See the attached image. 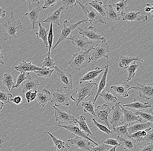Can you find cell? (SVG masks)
<instances>
[{"mask_svg":"<svg viewBox=\"0 0 153 151\" xmlns=\"http://www.w3.org/2000/svg\"><path fill=\"white\" fill-rule=\"evenodd\" d=\"M97 87L96 83H89L88 82H80L79 86L76 88L74 93L71 96V100L75 102L76 106H79L81 102H84L90 96L93 95L92 89L94 86Z\"/></svg>","mask_w":153,"mask_h":151,"instance_id":"cell-1","label":"cell"},{"mask_svg":"<svg viewBox=\"0 0 153 151\" xmlns=\"http://www.w3.org/2000/svg\"><path fill=\"white\" fill-rule=\"evenodd\" d=\"M10 17L2 25V26L6 28V31L3 34L4 41L17 39V33L22 28L23 25L20 20H15L13 11L10 13Z\"/></svg>","mask_w":153,"mask_h":151,"instance_id":"cell-2","label":"cell"},{"mask_svg":"<svg viewBox=\"0 0 153 151\" xmlns=\"http://www.w3.org/2000/svg\"><path fill=\"white\" fill-rule=\"evenodd\" d=\"M93 49V45L85 51H80L72 54L68 65L70 68L80 71L81 69L88 66L91 61L90 52Z\"/></svg>","mask_w":153,"mask_h":151,"instance_id":"cell-3","label":"cell"},{"mask_svg":"<svg viewBox=\"0 0 153 151\" xmlns=\"http://www.w3.org/2000/svg\"><path fill=\"white\" fill-rule=\"evenodd\" d=\"M111 112V108L106 104L98 106L97 109H94L95 121L99 124L105 126L109 130L111 129L110 122Z\"/></svg>","mask_w":153,"mask_h":151,"instance_id":"cell-4","label":"cell"},{"mask_svg":"<svg viewBox=\"0 0 153 151\" xmlns=\"http://www.w3.org/2000/svg\"><path fill=\"white\" fill-rule=\"evenodd\" d=\"M87 21H88L86 19L81 20V21H79L77 22L72 24L68 21H67V20H65L63 22V25L61 26V32L58 35V39L57 43L51 49H54L56 48V47L61 42L64 41V40H67L68 39V36L72 34L74 29L81 24L84 22L88 23Z\"/></svg>","mask_w":153,"mask_h":151,"instance_id":"cell-5","label":"cell"},{"mask_svg":"<svg viewBox=\"0 0 153 151\" xmlns=\"http://www.w3.org/2000/svg\"><path fill=\"white\" fill-rule=\"evenodd\" d=\"M27 2L29 3L28 11L24 16H26L30 20L32 24V29L33 30L35 28V24L38 23L37 21L40 17V12L42 7L40 5L39 0H27Z\"/></svg>","mask_w":153,"mask_h":151,"instance_id":"cell-6","label":"cell"},{"mask_svg":"<svg viewBox=\"0 0 153 151\" xmlns=\"http://www.w3.org/2000/svg\"><path fill=\"white\" fill-rule=\"evenodd\" d=\"M53 108L54 110V116L56 121L58 122V126L77 124V119L68 110L61 109L54 106H53Z\"/></svg>","mask_w":153,"mask_h":151,"instance_id":"cell-7","label":"cell"},{"mask_svg":"<svg viewBox=\"0 0 153 151\" xmlns=\"http://www.w3.org/2000/svg\"><path fill=\"white\" fill-rule=\"evenodd\" d=\"M77 4H79L81 7V9L85 15L86 20L89 22L91 24H97L98 23L107 24V23L102 20L101 15L88 4L86 3L85 5H83L80 3V1H77Z\"/></svg>","mask_w":153,"mask_h":151,"instance_id":"cell-8","label":"cell"},{"mask_svg":"<svg viewBox=\"0 0 153 151\" xmlns=\"http://www.w3.org/2000/svg\"><path fill=\"white\" fill-rule=\"evenodd\" d=\"M121 102H118L113 106L111 109L110 115V126L112 129L123 125V115Z\"/></svg>","mask_w":153,"mask_h":151,"instance_id":"cell-9","label":"cell"},{"mask_svg":"<svg viewBox=\"0 0 153 151\" xmlns=\"http://www.w3.org/2000/svg\"><path fill=\"white\" fill-rule=\"evenodd\" d=\"M67 39L69 40L71 43L75 46L76 49L80 51H85L88 49V48L90 46L94 45L93 41L83 35L78 36L71 34Z\"/></svg>","mask_w":153,"mask_h":151,"instance_id":"cell-10","label":"cell"},{"mask_svg":"<svg viewBox=\"0 0 153 151\" xmlns=\"http://www.w3.org/2000/svg\"><path fill=\"white\" fill-rule=\"evenodd\" d=\"M110 51V46L106 42V39L101 41V44H97L95 48L93 49L92 56L91 57V60L97 61L98 59L106 58L109 59L107 53Z\"/></svg>","mask_w":153,"mask_h":151,"instance_id":"cell-11","label":"cell"},{"mask_svg":"<svg viewBox=\"0 0 153 151\" xmlns=\"http://www.w3.org/2000/svg\"><path fill=\"white\" fill-rule=\"evenodd\" d=\"M136 84V86L131 87L128 89V90L134 89L138 92L139 95L143 99L150 100L153 98V84H140L137 83L135 80Z\"/></svg>","mask_w":153,"mask_h":151,"instance_id":"cell-12","label":"cell"},{"mask_svg":"<svg viewBox=\"0 0 153 151\" xmlns=\"http://www.w3.org/2000/svg\"><path fill=\"white\" fill-rule=\"evenodd\" d=\"M53 97L50 102L54 104V106L59 107L62 106L63 108L70 105V97L68 94L65 93L63 90L57 89L56 92L53 93Z\"/></svg>","mask_w":153,"mask_h":151,"instance_id":"cell-13","label":"cell"},{"mask_svg":"<svg viewBox=\"0 0 153 151\" xmlns=\"http://www.w3.org/2000/svg\"><path fill=\"white\" fill-rule=\"evenodd\" d=\"M58 75V81L65 89H73V81L71 74L68 72H65L57 66L54 68Z\"/></svg>","mask_w":153,"mask_h":151,"instance_id":"cell-14","label":"cell"},{"mask_svg":"<svg viewBox=\"0 0 153 151\" xmlns=\"http://www.w3.org/2000/svg\"><path fill=\"white\" fill-rule=\"evenodd\" d=\"M58 126L65 128L68 131L71 133L74 136L81 137L88 139L89 141H91L92 143H94L96 146H98V144L95 141L92 140L89 137V135L85 133L81 130L80 127L78 126V124H74L69 125H59Z\"/></svg>","mask_w":153,"mask_h":151,"instance_id":"cell-15","label":"cell"},{"mask_svg":"<svg viewBox=\"0 0 153 151\" xmlns=\"http://www.w3.org/2000/svg\"><path fill=\"white\" fill-rule=\"evenodd\" d=\"M78 29L79 30V34L93 42L95 41H101L105 39L97 33L96 28L94 27L89 26L88 28L85 27L82 28H78Z\"/></svg>","mask_w":153,"mask_h":151,"instance_id":"cell-16","label":"cell"},{"mask_svg":"<svg viewBox=\"0 0 153 151\" xmlns=\"http://www.w3.org/2000/svg\"><path fill=\"white\" fill-rule=\"evenodd\" d=\"M68 141L74 145L76 149H81L83 150L91 151L94 146L91 144L88 140L81 137L76 136L73 139H68Z\"/></svg>","mask_w":153,"mask_h":151,"instance_id":"cell-17","label":"cell"},{"mask_svg":"<svg viewBox=\"0 0 153 151\" xmlns=\"http://www.w3.org/2000/svg\"><path fill=\"white\" fill-rule=\"evenodd\" d=\"M28 78L24 81L22 86V93L25 94L28 91L37 90L38 86L40 85L39 81L37 79L32 78L29 72L27 74Z\"/></svg>","mask_w":153,"mask_h":151,"instance_id":"cell-18","label":"cell"},{"mask_svg":"<svg viewBox=\"0 0 153 151\" xmlns=\"http://www.w3.org/2000/svg\"><path fill=\"white\" fill-rule=\"evenodd\" d=\"M142 10L137 11H130L127 13H124L122 15V20L123 21H129L132 22L134 21H143V22L147 21L148 17L147 15H140V12Z\"/></svg>","mask_w":153,"mask_h":151,"instance_id":"cell-19","label":"cell"},{"mask_svg":"<svg viewBox=\"0 0 153 151\" xmlns=\"http://www.w3.org/2000/svg\"><path fill=\"white\" fill-rule=\"evenodd\" d=\"M51 93L46 89V86L41 91H38L35 100L44 107L51 99Z\"/></svg>","mask_w":153,"mask_h":151,"instance_id":"cell-20","label":"cell"},{"mask_svg":"<svg viewBox=\"0 0 153 151\" xmlns=\"http://www.w3.org/2000/svg\"><path fill=\"white\" fill-rule=\"evenodd\" d=\"M14 68L16 71H20L21 73H26L27 71L33 72L35 71H40L43 69V68L32 64V61L27 63L24 60L20 62L19 65L15 66Z\"/></svg>","mask_w":153,"mask_h":151,"instance_id":"cell-21","label":"cell"},{"mask_svg":"<svg viewBox=\"0 0 153 151\" xmlns=\"http://www.w3.org/2000/svg\"><path fill=\"white\" fill-rule=\"evenodd\" d=\"M104 68H105V71H104V73L103 74V75H102L101 79H100V82L99 83V85H98V86L96 88L97 91V92L96 93V94L95 97H94V99L93 103V104L94 105L100 93L102 92L103 91H104L106 86L108 85V81H107V78L108 71L109 65H106L105 66Z\"/></svg>","mask_w":153,"mask_h":151,"instance_id":"cell-22","label":"cell"},{"mask_svg":"<svg viewBox=\"0 0 153 151\" xmlns=\"http://www.w3.org/2000/svg\"><path fill=\"white\" fill-rule=\"evenodd\" d=\"M64 10V7L62 6L57 10L51 13H49L47 15V17L45 20L42 22V23H49L50 24H55L59 25L61 27L62 25H60V16L61 12Z\"/></svg>","mask_w":153,"mask_h":151,"instance_id":"cell-23","label":"cell"},{"mask_svg":"<svg viewBox=\"0 0 153 151\" xmlns=\"http://www.w3.org/2000/svg\"><path fill=\"white\" fill-rule=\"evenodd\" d=\"M124 118H123V125L124 124L130 125L132 122H141L140 118L135 113L131 111L128 110L122 107Z\"/></svg>","mask_w":153,"mask_h":151,"instance_id":"cell-24","label":"cell"},{"mask_svg":"<svg viewBox=\"0 0 153 151\" xmlns=\"http://www.w3.org/2000/svg\"><path fill=\"white\" fill-rule=\"evenodd\" d=\"M47 133L51 137L54 144V150L57 151H68L70 149V146L68 145V143L63 141L61 138H57L56 137L53 135L50 131L47 132Z\"/></svg>","mask_w":153,"mask_h":151,"instance_id":"cell-25","label":"cell"},{"mask_svg":"<svg viewBox=\"0 0 153 151\" xmlns=\"http://www.w3.org/2000/svg\"><path fill=\"white\" fill-rule=\"evenodd\" d=\"M151 122H134L129 125L128 132L129 134L134 133L140 131L144 130L150 127Z\"/></svg>","mask_w":153,"mask_h":151,"instance_id":"cell-26","label":"cell"},{"mask_svg":"<svg viewBox=\"0 0 153 151\" xmlns=\"http://www.w3.org/2000/svg\"><path fill=\"white\" fill-rule=\"evenodd\" d=\"M117 140L120 145L124 146V150L128 149L130 151H136L137 146H136L137 141L134 138H124L118 136Z\"/></svg>","mask_w":153,"mask_h":151,"instance_id":"cell-27","label":"cell"},{"mask_svg":"<svg viewBox=\"0 0 153 151\" xmlns=\"http://www.w3.org/2000/svg\"><path fill=\"white\" fill-rule=\"evenodd\" d=\"M103 69H100V68L96 67L95 69L91 71L86 72L85 74L80 79V82H89L96 81L100 74L103 71Z\"/></svg>","mask_w":153,"mask_h":151,"instance_id":"cell-28","label":"cell"},{"mask_svg":"<svg viewBox=\"0 0 153 151\" xmlns=\"http://www.w3.org/2000/svg\"><path fill=\"white\" fill-rule=\"evenodd\" d=\"M123 107H126L131 109H133L135 110H140L146 108H152V105L151 102L148 103H142L141 101H138L134 99L133 102L131 103L123 105Z\"/></svg>","mask_w":153,"mask_h":151,"instance_id":"cell-29","label":"cell"},{"mask_svg":"<svg viewBox=\"0 0 153 151\" xmlns=\"http://www.w3.org/2000/svg\"><path fill=\"white\" fill-rule=\"evenodd\" d=\"M130 88L128 85L124 84L113 86L111 87L110 90H113L114 93L124 97H129V94L128 92V89Z\"/></svg>","mask_w":153,"mask_h":151,"instance_id":"cell-30","label":"cell"},{"mask_svg":"<svg viewBox=\"0 0 153 151\" xmlns=\"http://www.w3.org/2000/svg\"><path fill=\"white\" fill-rule=\"evenodd\" d=\"M140 61L141 62H143V60L138 59V57H131V56H121L119 60V67L124 69H126L133 61Z\"/></svg>","mask_w":153,"mask_h":151,"instance_id":"cell-31","label":"cell"},{"mask_svg":"<svg viewBox=\"0 0 153 151\" xmlns=\"http://www.w3.org/2000/svg\"><path fill=\"white\" fill-rule=\"evenodd\" d=\"M105 3L103 4L102 2H98L97 1H94L88 3L89 5L94 8L102 16H106L107 13V7Z\"/></svg>","mask_w":153,"mask_h":151,"instance_id":"cell-32","label":"cell"},{"mask_svg":"<svg viewBox=\"0 0 153 151\" xmlns=\"http://www.w3.org/2000/svg\"><path fill=\"white\" fill-rule=\"evenodd\" d=\"M137 115L140 118L141 122H153V109L147 110L144 111H137L135 112Z\"/></svg>","mask_w":153,"mask_h":151,"instance_id":"cell-33","label":"cell"},{"mask_svg":"<svg viewBox=\"0 0 153 151\" xmlns=\"http://www.w3.org/2000/svg\"><path fill=\"white\" fill-rule=\"evenodd\" d=\"M39 25V30L38 32H36L35 34L37 39H41L42 40L43 43L45 46L46 47H48V30L45 29L43 27L40 22H38Z\"/></svg>","mask_w":153,"mask_h":151,"instance_id":"cell-34","label":"cell"},{"mask_svg":"<svg viewBox=\"0 0 153 151\" xmlns=\"http://www.w3.org/2000/svg\"><path fill=\"white\" fill-rule=\"evenodd\" d=\"M129 2V1L128 0H122L111 5L116 12L120 16L122 15L124 11L128 8V4Z\"/></svg>","mask_w":153,"mask_h":151,"instance_id":"cell-35","label":"cell"},{"mask_svg":"<svg viewBox=\"0 0 153 151\" xmlns=\"http://www.w3.org/2000/svg\"><path fill=\"white\" fill-rule=\"evenodd\" d=\"M2 84L6 86L8 91H11L15 87V83L13 81V77L10 73H5L2 78Z\"/></svg>","mask_w":153,"mask_h":151,"instance_id":"cell-36","label":"cell"},{"mask_svg":"<svg viewBox=\"0 0 153 151\" xmlns=\"http://www.w3.org/2000/svg\"><path fill=\"white\" fill-rule=\"evenodd\" d=\"M128 126L129 125L128 124H124L120 126L114 128L113 129L118 136L124 138H129L130 134L128 132Z\"/></svg>","mask_w":153,"mask_h":151,"instance_id":"cell-37","label":"cell"},{"mask_svg":"<svg viewBox=\"0 0 153 151\" xmlns=\"http://www.w3.org/2000/svg\"><path fill=\"white\" fill-rule=\"evenodd\" d=\"M106 16L107 20L111 22L119 21L120 20V17L115 11L111 4H109L107 7Z\"/></svg>","mask_w":153,"mask_h":151,"instance_id":"cell-38","label":"cell"},{"mask_svg":"<svg viewBox=\"0 0 153 151\" xmlns=\"http://www.w3.org/2000/svg\"><path fill=\"white\" fill-rule=\"evenodd\" d=\"M152 128L149 127L148 129L140 131L132 134H130L129 138H134L135 139L137 142L140 143V141H143V137L147 135V134L150 131L152 130Z\"/></svg>","mask_w":153,"mask_h":151,"instance_id":"cell-39","label":"cell"},{"mask_svg":"<svg viewBox=\"0 0 153 151\" xmlns=\"http://www.w3.org/2000/svg\"><path fill=\"white\" fill-rule=\"evenodd\" d=\"M86 120V117L83 115H80L79 117V120H76V122L82 131L85 133L88 134L89 135H92L91 132L87 125Z\"/></svg>","mask_w":153,"mask_h":151,"instance_id":"cell-40","label":"cell"},{"mask_svg":"<svg viewBox=\"0 0 153 151\" xmlns=\"http://www.w3.org/2000/svg\"><path fill=\"white\" fill-rule=\"evenodd\" d=\"M139 67V65L138 64H136L135 61H134L132 64L129 65V66L126 69L128 72V78L125 80L126 82H128L132 78H134L135 74L136 71L138 68Z\"/></svg>","mask_w":153,"mask_h":151,"instance_id":"cell-41","label":"cell"},{"mask_svg":"<svg viewBox=\"0 0 153 151\" xmlns=\"http://www.w3.org/2000/svg\"><path fill=\"white\" fill-rule=\"evenodd\" d=\"M99 95L102 97L107 103H114L117 100V97L112 94L110 91H103Z\"/></svg>","mask_w":153,"mask_h":151,"instance_id":"cell-42","label":"cell"},{"mask_svg":"<svg viewBox=\"0 0 153 151\" xmlns=\"http://www.w3.org/2000/svg\"><path fill=\"white\" fill-rule=\"evenodd\" d=\"M81 106L84 108L85 112H88L94 116L95 115L94 105L91 101L83 102L81 103Z\"/></svg>","mask_w":153,"mask_h":151,"instance_id":"cell-43","label":"cell"},{"mask_svg":"<svg viewBox=\"0 0 153 151\" xmlns=\"http://www.w3.org/2000/svg\"><path fill=\"white\" fill-rule=\"evenodd\" d=\"M55 67L54 60L50 58V55H48V57H45L43 61L42 68L52 69H54Z\"/></svg>","mask_w":153,"mask_h":151,"instance_id":"cell-44","label":"cell"},{"mask_svg":"<svg viewBox=\"0 0 153 151\" xmlns=\"http://www.w3.org/2000/svg\"><path fill=\"white\" fill-rule=\"evenodd\" d=\"M54 71V69H50L43 68L42 70L35 71L34 72L37 74L38 77L50 78Z\"/></svg>","mask_w":153,"mask_h":151,"instance_id":"cell-45","label":"cell"},{"mask_svg":"<svg viewBox=\"0 0 153 151\" xmlns=\"http://www.w3.org/2000/svg\"><path fill=\"white\" fill-rule=\"evenodd\" d=\"M53 24H50V29L49 30L48 37V55L50 54L52 48L53 42Z\"/></svg>","mask_w":153,"mask_h":151,"instance_id":"cell-46","label":"cell"},{"mask_svg":"<svg viewBox=\"0 0 153 151\" xmlns=\"http://www.w3.org/2000/svg\"><path fill=\"white\" fill-rule=\"evenodd\" d=\"M12 95L11 93H7L4 90H0V102L4 104L10 103V98L12 97Z\"/></svg>","mask_w":153,"mask_h":151,"instance_id":"cell-47","label":"cell"},{"mask_svg":"<svg viewBox=\"0 0 153 151\" xmlns=\"http://www.w3.org/2000/svg\"><path fill=\"white\" fill-rule=\"evenodd\" d=\"M112 147L103 143L96 146H93L91 151H108Z\"/></svg>","mask_w":153,"mask_h":151,"instance_id":"cell-48","label":"cell"},{"mask_svg":"<svg viewBox=\"0 0 153 151\" xmlns=\"http://www.w3.org/2000/svg\"><path fill=\"white\" fill-rule=\"evenodd\" d=\"M62 4L65 10H68L69 8H73L77 4V1L75 0H62Z\"/></svg>","mask_w":153,"mask_h":151,"instance_id":"cell-49","label":"cell"},{"mask_svg":"<svg viewBox=\"0 0 153 151\" xmlns=\"http://www.w3.org/2000/svg\"><path fill=\"white\" fill-rule=\"evenodd\" d=\"M92 121H93L94 126L97 127L101 131L103 132L106 133V134L108 135H110L111 134L112 132H111L110 130L108 129L107 127L104 126V125H101V124H99L98 122H97L94 118H92Z\"/></svg>","mask_w":153,"mask_h":151,"instance_id":"cell-50","label":"cell"},{"mask_svg":"<svg viewBox=\"0 0 153 151\" xmlns=\"http://www.w3.org/2000/svg\"><path fill=\"white\" fill-rule=\"evenodd\" d=\"M25 73V72H23V73H21L19 74L18 77H17V80H16V84L15 85L14 88L18 89L22 83L28 78V75L27 74L26 76Z\"/></svg>","mask_w":153,"mask_h":151,"instance_id":"cell-51","label":"cell"},{"mask_svg":"<svg viewBox=\"0 0 153 151\" xmlns=\"http://www.w3.org/2000/svg\"><path fill=\"white\" fill-rule=\"evenodd\" d=\"M37 92L38 91L36 90L34 91H28L25 93V97L27 100V103H29L35 100Z\"/></svg>","mask_w":153,"mask_h":151,"instance_id":"cell-52","label":"cell"},{"mask_svg":"<svg viewBox=\"0 0 153 151\" xmlns=\"http://www.w3.org/2000/svg\"><path fill=\"white\" fill-rule=\"evenodd\" d=\"M143 141L144 144H146V143L153 144V132L152 129V132H148L147 135L143 137V141Z\"/></svg>","mask_w":153,"mask_h":151,"instance_id":"cell-53","label":"cell"},{"mask_svg":"<svg viewBox=\"0 0 153 151\" xmlns=\"http://www.w3.org/2000/svg\"><path fill=\"white\" fill-rule=\"evenodd\" d=\"M58 1V0H44V4L42 6L43 9L48 8L49 7H53Z\"/></svg>","mask_w":153,"mask_h":151,"instance_id":"cell-54","label":"cell"},{"mask_svg":"<svg viewBox=\"0 0 153 151\" xmlns=\"http://www.w3.org/2000/svg\"><path fill=\"white\" fill-rule=\"evenodd\" d=\"M104 143L112 147H114V146L118 147L120 146L117 139H111V138H108L106 141H104Z\"/></svg>","mask_w":153,"mask_h":151,"instance_id":"cell-55","label":"cell"},{"mask_svg":"<svg viewBox=\"0 0 153 151\" xmlns=\"http://www.w3.org/2000/svg\"><path fill=\"white\" fill-rule=\"evenodd\" d=\"M139 151H153V144L146 143L140 146Z\"/></svg>","mask_w":153,"mask_h":151,"instance_id":"cell-56","label":"cell"},{"mask_svg":"<svg viewBox=\"0 0 153 151\" xmlns=\"http://www.w3.org/2000/svg\"><path fill=\"white\" fill-rule=\"evenodd\" d=\"M11 102L12 103H15L16 105H19L22 103V96L19 95V96H15L13 99H10V102Z\"/></svg>","mask_w":153,"mask_h":151,"instance_id":"cell-57","label":"cell"},{"mask_svg":"<svg viewBox=\"0 0 153 151\" xmlns=\"http://www.w3.org/2000/svg\"><path fill=\"white\" fill-rule=\"evenodd\" d=\"M146 5H147V6H146V7L144 8V9H143V10H144V11H145V12H148V13L151 12V15H152V18L153 7L151 5V4H147Z\"/></svg>","mask_w":153,"mask_h":151,"instance_id":"cell-58","label":"cell"},{"mask_svg":"<svg viewBox=\"0 0 153 151\" xmlns=\"http://www.w3.org/2000/svg\"><path fill=\"white\" fill-rule=\"evenodd\" d=\"M6 13V11L0 7V19L2 17H4Z\"/></svg>","mask_w":153,"mask_h":151,"instance_id":"cell-59","label":"cell"},{"mask_svg":"<svg viewBox=\"0 0 153 151\" xmlns=\"http://www.w3.org/2000/svg\"><path fill=\"white\" fill-rule=\"evenodd\" d=\"M1 46H0V63L2 65H4V62L2 60V59L4 58L3 54L1 53Z\"/></svg>","mask_w":153,"mask_h":151,"instance_id":"cell-60","label":"cell"},{"mask_svg":"<svg viewBox=\"0 0 153 151\" xmlns=\"http://www.w3.org/2000/svg\"><path fill=\"white\" fill-rule=\"evenodd\" d=\"M4 143V141L2 138H0V150L3 148V144Z\"/></svg>","mask_w":153,"mask_h":151,"instance_id":"cell-61","label":"cell"},{"mask_svg":"<svg viewBox=\"0 0 153 151\" xmlns=\"http://www.w3.org/2000/svg\"><path fill=\"white\" fill-rule=\"evenodd\" d=\"M117 146H114V147H112L108 151H116V149Z\"/></svg>","mask_w":153,"mask_h":151,"instance_id":"cell-62","label":"cell"},{"mask_svg":"<svg viewBox=\"0 0 153 151\" xmlns=\"http://www.w3.org/2000/svg\"><path fill=\"white\" fill-rule=\"evenodd\" d=\"M4 106V104L1 103V102H0V112H1V111L2 109Z\"/></svg>","mask_w":153,"mask_h":151,"instance_id":"cell-63","label":"cell"},{"mask_svg":"<svg viewBox=\"0 0 153 151\" xmlns=\"http://www.w3.org/2000/svg\"><path fill=\"white\" fill-rule=\"evenodd\" d=\"M15 151V150H13V151Z\"/></svg>","mask_w":153,"mask_h":151,"instance_id":"cell-64","label":"cell"}]
</instances>
